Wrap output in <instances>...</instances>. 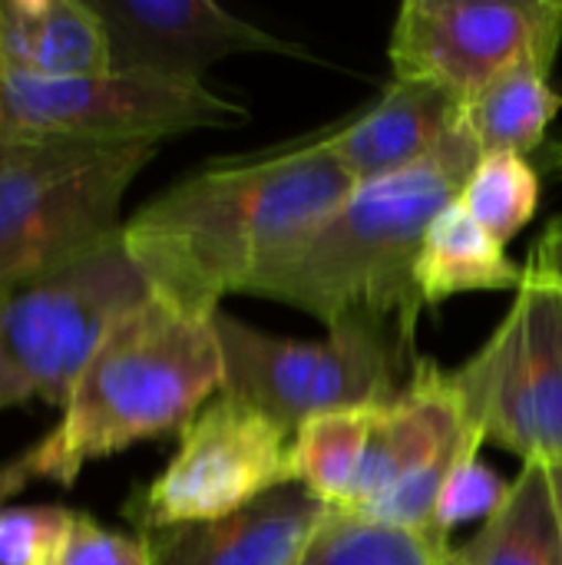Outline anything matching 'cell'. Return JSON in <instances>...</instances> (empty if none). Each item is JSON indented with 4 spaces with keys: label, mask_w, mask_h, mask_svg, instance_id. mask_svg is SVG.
Wrapping results in <instances>:
<instances>
[{
    "label": "cell",
    "mask_w": 562,
    "mask_h": 565,
    "mask_svg": "<svg viewBox=\"0 0 562 565\" xmlns=\"http://www.w3.org/2000/svg\"><path fill=\"white\" fill-rule=\"evenodd\" d=\"M358 182L315 142L265 159L209 166L123 222V238L152 295L215 315L318 228Z\"/></svg>",
    "instance_id": "obj_1"
},
{
    "label": "cell",
    "mask_w": 562,
    "mask_h": 565,
    "mask_svg": "<svg viewBox=\"0 0 562 565\" xmlns=\"http://www.w3.org/2000/svg\"><path fill=\"white\" fill-rule=\"evenodd\" d=\"M480 149L467 126L427 162L358 185L318 228L268 265L248 295L301 308L338 328L344 321L394 324L414 338L424 298L417 258L427 225L460 199Z\"/></svg>",
    "instance_id": "obj_2"
},
{
    "label": "cell",
    "mask_w": 562,
    "mask_h": 565,
    "mask_svg": "<svg viewBox=\"0 0 562 565\" xmlns=\"http://www.w3.org/2000/svg\"><path fill=\"white\" fill-rule=\"evenodd\" d=\"M215 315L185 311L159 295L126 315L70 391L63 420L33 444L36 480L73 487L93 460L182 434L222 394Z\"/></svg>",
    "instance_id": "obj_3"
},
{
    "label": "cell",
    "mask_w": 562,
    "mask_h": 565,
    "mask_svg": "<svg viewBox=\"0 0 562 565\" xmlns=\"http://www.w3.org/2000/svg\"><path fill=\"white\" fill-rule=\"evenodd\" d=\"M152 298L123 228L0 301V411L63 407L106 334Z\"/></svg>",
    "instance_id": "obj_4"
},
{
    "label": "cell",
    "mask_w": 562,
    "mask_h": 565,
    "mask_svg": "<svg viewBox=\"0 0 562 565\" xmlns=\"http://www.w3.org/2000/svg\"><path fill=\"white\" fill-rule=\"evenodd\" d=\"M222 344V394H232L295 430L331 411L394 401L414 371V338L394 324L344 321L321 341H288L215 315Z\"/></svg>",
    "instance_id": "obj_5"
},
{
    "label": "cell",
    "mask_w": 562,
    "mask_h": 565,
    "mask_svg": "<svg viewBox=\"0 0 562 565\" xmlns=\"http://www.w3.org/2000/svg\"><path fill=\"white\" fill-rule=\"evenodd\" d=\"M152 142L13 146L0 159V301L123 228L126 189Z\"/></svg>",
    "instance_id": "obj_6"
},
{
    "label": "cell",
    "mask_w": 562,
    "mask_h": 565,
    "mask_svg": "<svg viewBox=\"0 0 562 565\" xmlns=\"http://www.w3.org/2000/svg\"><path fill=\"white\" fill-rule=\"evenodd\" d=\"M242 103L205 83L106 70L60 83L0 86L3 146H126L245 122Z\"/></svg>",
    "instance_id": "obj_7"
},
{
    "label": "cell",
    "mask_w": 562,
    "mask_h": 565,
    "mask_svg": "<svg viewBox=\"0 0 562 565\" xmlns=\"http://www.w3.org/2000/svg\"><path fill=\"white\" fill-rule=\"evenodd\" d=\"M447 377L484 444L562 467V291L540 268L527 262L497 331Z\"/></svg>",
    "instance_id": "obj_8"
},
{
    "label": "cell",
    "mask_w": 562,
    "mask_h": 565,
    "mask_svg": "<svg viewBox=\"0 0 562 565\" xmlns=\"http://www.w3.org/2000/svg\"><path fill=\"white\" fill-rule=\"evenodd\" d=\"M295 483L291 434L232 394L212 397L179 434L166 470L129 497L139 533L225 520L265 493Z\"/></svg>",
    "instance_id": "obj_9"
},
{
    "label": "cell",
    "mask_w": 562,
    "mask_h": 565,
    "mask_svg": "<svg viewBox=\"0 0 562 565\" xmlns=\"http://www.w3.org/2000/svg\"><path fill=\"white\" fill-rule=\"evenodd\" d=\"M562 0H407L391 30L394 76L470 103L520 63H556Z\"/></svg>",
    "instance_id": "obj_10"
},
{
    "label": "cell",
    "mask_w": 562,
    "mask_h": 565,
    "mask_svg": "<svg viewBox=\"0 0 562 565\" xmlns=\"http://www.w3.org/2000/svg\"><path fill=\"white\" fill-rule=\"evenodd\" d=\"M109 40L113 70H146L202 83L205 70L238 53L301 56L291 43L235 17L215 0H89Z\"/></svg>",
    "instance_id": "obj_11"
},
{
    "label": "cell",
    "mask_w": 562,
    "mask_h": 565,
    "mask_svg": "<svg viewBox=\"0 0 562 565\" xmlns=\"http://www.w3.org/2000/svg\"><path fill=\"white\" fill-rule=\"evenodd\" d=\"M464 126V103L437 83L404 79L354 122L328 136H311L358 185L401 175L437 156Z\"/></svg>",
    "instance_id": "obj_12"
},
{
    "label": "cell",
    "mask_w": 562,
    "mask_h": 565,
    "mask_svg": "<svg viewBox=\"0 0 562 565\" xmlns=\"http://www.w3.org/2000/svg\"><path fill=\"white\" fill-rule=\"evenodd\" d=\"M328 513L301 483H285L225 520L146 536L152 565H301Z\"/></svg>",
    "instance_id": "obj_13"
},
{
    "label": "cell",
    "mask_w": 562,
    "mask_h": 565,
    "mask_svg": "<svg viewBox=\"0 0 562 565\" xmlns=\"http://www.w3.org/2000/svg\"><path fill=\"white\" fill-rule=\"evenodd\" d=\"M113 70L89 0H0V86L60 83Z\"/></svg>",
    "instance_id": "obj_14"
},
{
    "label": "cell",
    "mask_w": 562,
    "mask_h": 565,
    "mask_svg": "<svg viewBox=\"0 0 562 565\" xmlns=\"http://www.w3.org/2000/svg\"><path fill=\"white\" fill-rule=\"evenodd\" d=\"M444 565H562V526L550 467L523 463L500 510L464 546H450Z\"/></svg>",
    "instance_id": "obj_15"
},
{
    "label": "cell",
    "mask_w": 562,
    "mask_h": 565,
    "mask_svg": "<svg viewBox=\"0 0 562 565\" xmlns=\"http://www.w3.org/2000/svg\"><path fill=\"white\" fill-rule=\"evenodd\" d=\"M520 285L523 268L513 265L503 245L467 215L460 199L437 212V218L427 225L417 258V288L424 308L464 291H517Z\"/></svg>",
    "instance_id": "obj_16"
},
{
    "label": "cell",
    "mask_w": 562,
    "mask_h": 565,
    "mask_svg": "<svg viewBox=\"0 0 562 565\" xmlns=\"http://www.w3.org/2000/svg\"><path fill=\"white\" fill-rule=\"evenodd\" d=\"M550 63L530 60L494 79L470 103H464V126L480 156L520 152L543 146L550 122L562 109V96L550 86Z\"/></svg>",
    "instance_id": "obj_17"
},
{
    "label": "cell",
    "mask_w": 562,
    "mask_h": 565,
    "mask_svg": "<svg viewBox=\"0 0 562 565\" xmlns=\"http://www.w3.org/2000/svg\"><path fill=\"white\" fill-rule=\"evenodd\" d=\"M371 407L331 411L305 420L291 437L295 483L335 513H351L368 450Z\"/></svg>",
    "instance_id": "obj_18"
},
{
    "label": "cell",
    "mask_w": 562,
    "mask_h": 565,
    "mask_svg": "<svg viewBox=\"0 0 562 565\" xmlns=\"http://www.w3.org/2000/svg\"><path fill=\"white\" fill-rule=\"evenodd\" d=\"M460 205L500 245H507L540 209V172L520 152L480 156L464 182Z\"/></svg>",
    "instance_id": "obj_19"
},
{
    "label": "cell",
    "mask_w": 562,
    "mask_h": 565,
    "mask_svg": "<svg viewBox=\"0 0 562 565\" xmlns=\"http://www.w3.org/2000/svg\"><path fill=\"white\" fill-rule=\"evenodd\" d=\"M450 543L371 523L351 513H328L301 565H444Z\"/></svg>",
    "instance_id": "obj_20"
},
{
    "label": "cell",
    "mask_w": 562,
    "mask_h": 565,
    "mask_svg": "<svg viewBox=\"0 0 562 565\" xmlns=\"http://www.w3.org/2000/svg\"><path fill=\"white\" fill-rule=\"evenodd\" d=\"M76 513L66 507H3L0 565H53Z\"/></svg>",
    "instance_id": "obj_21"
},
{
    "label": "cell",
    "mask_w": 562,
    "mask_h": 565,
    "mask_svg": "<svg viewBox=\"0 0 562 565\" xmlns=\"http://www.w3.org/2000/svg\"><path fill=\"white\" fill-rule=\"evenodd\" d=\"M507 493H510V483L497 470L480 463V457H467L464 463L450 470V477L441 487L437 513H434L437 533L450 540V530H457L460 523L490 520L507 500Z\"/></svg>",
    "instance_id": "obj_22"
},
{
    "label": "cell",
    "mask_w": 562,
    "mask_h": 565,
    "mask_svg": "<svg viewBox=\"0 0 562 565\" xmlns=\"http://www.w3.org/2000/svg\"><path fill=\"white\" fill-rule=\"evenodd\" d=\"M53 565H152V543L146 533L126 536L76 513L73 530Z\"/></svg>",
    "instance_id": "obj_23"
},
{
    "label": "cell",
    "mask_w": 562,
    "mask_h": 565,
    "mask_svg": "<svg viewBox=\"0 0 562 565\" xmlns=\"http://www.w3.org/2000/svg\"><path fill=\"white\" fill-rule=\"evenodd\" d=\"M530 265L540 268L556 288L562 291V218H556L547 235L540 238V245L530 252Z\"/></svg>",
    "instance_id": "obj_24"
},
{
    "label": "cell",
    "mask_w": 562,
    "mask_h": 565,
    "mask_svg": "<svg viewBox=\"0 0 562 565\" xmlns=\"http://www.w3.org/2000/svg\"><path fill=\"white\" fill-rule=\"evenodd\" d=\"M30 480H36V457H33V447L7 463H0V510L7 507L10 497H17Z\"/></svg>",
    "instance_id": "obj_25"
},
{
    "label": "cell",
    "mask_w": 562,
    "mask_h": 565,
    "mask_svg": "<svg viewBox=\"0 0 562 565\" xmlns=\"http://www.w3.org/2000/svg\"><path fill=\"white\" fill-rule=\"evenodd\" d=\"M550 483H553V497H556V513H560V526H562V467H550Z\"/></svg>",
    "instance_id": "obj_26"
},
{
    "label": "cell",
    "mask_w": 562,
    "mask_h": 565,
    "mask_svg": "<svg viewBox=\"0 0 562 565\" xmlns=\"http://www.w3.org/2000/svg\"><path fill=\"white\" fill-rule=\"evenodd\" d=\"M7 149H10V146H3V142H0V159H3V152H7Z\"/></svg>",
    "instance_id": "obj_27"
}]
</instances>
